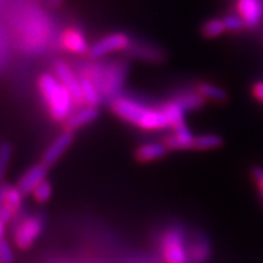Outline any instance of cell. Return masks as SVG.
Returning a JSON list of instances; mask_svg holds the SVG:
<instances>
[{
    "label": "cell",
    "instance_id": "6da1fadb",
    "mask_svg": "<svg viewBox=\"0 0 263 263\" xmlns=\"http://www.w3.org/2000/svg\"><path fill=\"white\" fill-rule=\"evenodd\" d=\"M111 110L120 119L143 130H163L166 127H170L162 107L154 108L131 98H117L111 102Z\"/></svg>",
    "mask_w": 263,
    "mask_h": 263
},
{
    "label": "cell",
    "instance_id": "7a4b0ae2",
    "mask_svg": "<svg viewBox=\"0 0 263 263\" xmlns=\"http://www.w3.org/2000/svg\"><path fill=\"white\" fill-rule=\"evenodd\" d=\"M39 88L53 120L66 122L72 114V107L75 104L66 87L52 73H43L39 78Z\"/></svg>",
    "mask_w": 263,
    "mask_h": 263
},
{
    "label": "cell",
    "instance_id": "3957f363",
    "mask_svg": "<svg viewBox=\"0 0 263 263\" xmlns=\"http://www.w3.org/2000/svg\"><path fill=\"white\" fill-rule=\"evenodd\" d=\"M127 72H128V64L123 60L104 64L103 83L100 88L102 99L112 102L120 97V91L123 90Z\"/></svg>",
    "mask_w": 263,
    "mask_h": 263
},
{
    "label": "cell",
    "instance_id": "277c9868",
    "mask_svg": "<svg viewBox=\"0 0 263 263\" xmlns=\"http://www.w3.org/2000/svg\"><path fill=\"white\" fill-rule=\"evenodd\" d=\"M162 254L167 263L187 262L189 255H187L186 234L183 227L174 224L164 231L162 238Z\"/></svg>",
    "mask_w": 263,
    "mask_h": 263
},
{
    "label": "cell",
    "instance_id": "5b68a950",
    "mask_svg": "<svg viewBox=\"0 0 263 263\" xmlns=\"http://www.w3.org/2000/svg\"><path fill=\"white\" fill-rule=\"evenodd\" d=\"M44 219L42 215H28L20 219L15 226L13 239L20 249H28L35 243L43 231Z\"/></svg>",
    "mask_w": 263,
    "mask_h": 263
},
{
    "label": "cell",
    "instance_id": "8992f818",
    "mask_svg": "<svg viewBox=\"0 0 263 263\" xmlns=\"http://www.w3.org/2000/svg\"><path fill=\"white\" fill-rule=\"evenodd\" d=\"M133 43L130 35L126 32H114L104 36L103 39L98 40L97 43H93L90 47L88 51V57L91 59H99L106 55L115 51H126L130 44Z\"/></svg>",
    "mask_w": 263,
    "mask_h": 263
},
{
    "label": "cell",
    "instance_id": "52a82bcc",
    "mask_svg": "<svg viewBox=\"0 0 263 263\" xmlns=\"http://www.w3.org/2000/svg\"><path fill=\"white\" fill-rule=\"evenodd\" d=\"M55 77L59 79V82L67 88V91L71 93L75 104L84 103L83 92H82V86H80V78L70 68V66L64 62H57L55 63Z\"/></svg>",
    "mask_w": 263,
    "mask_h": 263
},
{
    "label": "cell",
    "instance_id": "ba28073f",
    "mask_svg": "<svg viewBox=\"0 0 263 263\" xmlns=\"http://www.w3.org/2000/svg\"><path fill=\"white\" fill-rule=\"evenodd\" d=\"M126 51L130 57L144 60L148 63H162L166 60L164 50L147 42H133Z\"/></svg>",
    "mask_w": 263,
    "mask_h": 263
},
{
    "label": "cell",
    "instance_id": "9c48e42d",
    "mask_svg": "<svg viewBox=\"0 0 263 263\" xmlns=\"http://www.w3.org/2000/svg\"><path fill=\"white\" fill-rule=\"evenodd\" d=\"M73 143V133H68V131H63L59 137L55 138L50 147L44 151L43 158H42V163L46 167H50L55 164L58 160L62 158L64 153L71 147Z\"/></svg>",
    "mask_w": 263,
    "mask_h": 263
},
{
    "label": "cell",
    "instance_id": "30bf717a",
    "mask_svg": "<svg viewBox=\"0 0 263 263\" xmlns=\"http://www.w3.org/2000/svg\"><path fill=\"white\" fill-rule=\"evenodd\" d=\"M187 255L189 262L206 263L211 257L210 239L204 234H195L187 245Z\"/></svg>",
    "mask_w": 263,
    "mask_h": 263
},
{
    "label": "cell",
    "instance_id": "8fae6325",
    "mask_svg": "<svg viewBox=\"0 0 263 263\" xmlns=\"http://www.w3.org/2000/svg\"><path fill=\"white\" fill-rule=\"evenodd\" d=\"M238 12L247 28H254L263 17V0H238Z\"/></svg>",
    "mask_w": 263,
    "mask_h": 263
},
{
    "label": "cell",
    "instance_id": "7c38bea8",
    "mask_svg": "<svg viewBox=\"0 0 263 263\" xmlns=\"http://www.w3.org/2000/svg\"><path fill=\"white\" fill-rule=\"evenodd\" d=\"M99 118V108L97 107H86L78 110L70 115V118L64 122V131L73 133L87 124L92 123Z\"/></svg>",
    "mask_w": 263,
    "mask_h": 263
},
{
    "label": "cell",
    "instance_id": "4fadbf2b",
    "mask_svg": "<svg viewBox=\"0 0 263 263\" xmlns=\"http://www.w3.org/2000/svg\"><path fill=\"white\" fill-rule=\"evenodd\" d=\"M194 139L195 137L187 127V124L178 127L174 133L164 138L163 143L168 150H190L194 148Z\"/></svg>",
    "mask_w": 263,
    "mask_h": 263
},
{
    "label": "cell",
    "instance_id": "5bb4252c",
    "mask_svg": "<svg viewBox=\"0 0 263 263\" xmlns=\"http://www.w3.org/2000/svg\"><path fill=\"white\" fill-rule=\"evenodd\" d=\"M47 168H48V167L44 166L43 163L35 164V166L31 167L27 173L23 174V177L20 178L16 187L24 194V195L30 193L32 194V191L36 189L37 184L46 179Z\"/></svg>",
    "mask_w": 263,
    "mask_h": 263
},
{
    "label": "cell",
    "instance_id": "9a60e30c",
    "mask_svg": "<svg viewBox=\"0 0 263 263\" xmlns=\"http://www.w3.org/2000/svg\"><path fill=\"white\" fill-rule=\"evenodd\" d=\"M168 148L164 143H159V142H151V143L142 144L135 151V158L142 163H147V162H153V160H158L164 158L168 154Z\"/></svg>",
    "mask_w": 263,
    "mask_h": 263
},
{
    "label": "cell",
    "instance_id": "2e32d148",
    "mask_svg": "<svg viewBox=\"0 0 263 263\" xmlns=\"http://www.w3.org/2000/svg\"><path fill=\"white\" fill-rule=\"evenodd\" d=\"M63 46L66 47V50L71 51L73 53H88L90 51V46L87 43L86 37L79 30L75 28H70L63 33L62 37Z\"/></svg>",
    "mask_w": 263,
    "mask_h": 263
},
{
    "label": "cell",
    "instance_id": "e0dca14e",
    "mask_svg": "<svg viewBox=\"0 0 263 263\" xmlns=\"http://www.w3.org/2000/svg\"><path fill=\"white\" fill-rule=\"evenodd\" d=\"M79 77V75H78ZM80 86H82V92H83L84 103L87 107H99V104L103 102L100 91L98 90V87L87 78H80Z\"/></svg>",
    "mask_w": 263,
    "mask_h": 263
},
{
    "label": "cell",
    "instance_id": "ac0fdd59",
    "mask_svg": "<svg viewBox=\"0 0 263 263\" xmlns=\"http://www.w3.org/2000/svg\"><path fill=\"white\" fill-rule=\"evenodd\" d=\"M197 92L200 93L206 100H214V102H219V103H223L229 99V93L224 88L211 83H199L197 87Z\"/></svg>",
    "mask_w": 263,
    "mask_h": 263
},
{
    "label": "cell",
    "instance_id": "d6986e66",
    "mask_svg": "<svg viewBox=\"0 0 263 263\" xmlns=\"http://www.w3.org/2000/svg\"><path fill=\"white\" fill-rule=\"evenodd\" d=\"M162 108H163L167 119H168V123H170V127H173V130L186 124V122H184V112L186 111L179 104L175 103L174 100H171V102L166 103L164 106H162Z\"/></svg>",
    "mask_w": 263,
    "mask_h": 263
},
{
    "label": "cell",
    "instance_id": "ffe728a7",
    "mask_svg": "<svg viewBox=\"0 0 263 263\" xmlns=\"http://www.w3.org/2000/svg\"><path fill=\"white\" fill-rule=\"evenodd\" d=\"M223 138L219 137V135H215V134H203V135H198L194 139V150H215V148H219V147L223 146Z\"/></svg>",
    "mask_w": 263,
    "mask_h": 263
},
{
    "label": "cell",
    "instance_id": "44dd1931",
    "mask_svg": "<svg viewBox=\"0 0 263 263\" xmlns=\"http://www.w3.org/2000/svg\"><path fill=\"white\" fill-rule=\"evenodd\" d=\"M174 102L179 104L184 111L199 110L206 104V99L198 92H187L183 95H179L174 99Z\"/></svg>",
    "mask_w": 263,
    "mask_h": 263
},
{
    "label": "cell",
    "instance_id": "7402d4cb",
    "mask_svg": "<svg viewBox=\"0 0 263 263\" xmlns=\"http://www.w3.org/2000/svg\"><path fill=\"white\" fill-rule=\"evenodd\" d=\"M226 31L224 28L223 19H210L204 22L202 26V35L207 39H214V37L219 36Z\"/></svg>",
    "mask_w": 263,
    "mask_h": 263
},
{
    "label": "cell",
    "instance_id": "603a6c76",
    "mask_svg": "<svg viewBox=\"0 0 263 263\" xmlns=\"http://www.w3.org/2000/svg\"><path fill=\"white\" fill-rule=\"evenodd\" d=\"M23 197H24V194L22 193L16 186L11 187L8 194H7L6 206L10 207L11 210L16 214L17 211H20L22 206H23Z\"/></svg>",
    "mask_w": 263,
    "mask_h": 263
},
{
    "label": "cell",
    "instance_id": "cb8c5ba5",
    "mask_svg": "<svg viewBox=\"0 0 263 263\" xmlns=\"http://www.w3.org/2000/svg\"><path fill=\"white\" fill-rule=\"evenodd\" d=\"M51 194H52V186L47 179H44L43 182H40L36 186V189L32 191L33 199L39 202V203H46L48 202V199L51 198Z\"/></svg>",
    "mask_w": 263,
    "mask_h": 263
},
{
    "label": "cell",
    "instance_id": "d4e9b609",
    "mask_svg": "<svg viewBox=\"0 0 263 263\" xmlns=\"http://www.w3.org/2000/svg\"><path fill=\"white\" fill-rule=\"evenodd\" d=\"M11 157H12V146L10 143L0 144V184H2L4 173L7 171V167L10 164Z\"/></svg>",
    "mask_w": 263,
    "mask_h": 263
},
{
    "label": "cell",
    "instance_id": "484cf974",
    "mask_svg": "<svg viewBox=\"0 0 263 263\" xmlns=\"http://www.w3.org/2000/svg\"><path fill=\"white\" fill-rule=\"evenodd\" d=\"M223 23L226 31H230V32H239L246 27L242 17L237 16V15H227L223 19Z\"/></svg>",
    "mask_w": 263,
    "mask_h": 263
},
{
    "label": "cell",
    "instance_id": "4316f807",
    "mask_svg": "<svg viewBox=\"0 0 263 263\" xmlns=\"http://www.w3.org/2000/svg\"><path fill=\"white\" fill-rule=\"evenodd\" d=\"M0 262L2 263H12L13 253L11 249L10 242L6 238L0 239Z\"/></svg>",
    "mask_w": 263,
    "mask_h": 263
},
{
    "label": "cell",
    "instance_id": "83f0119b",
    "mask_svg": "<svg viewBox=\"0 0 263 263\" xmlns=\"http://www.w3.org/2000/svg\"><path fill=\"white\" fill-rule=\"evenodd\" d=\"M251 177H253V179L255 180V183H257L258 186V191H259L260 194V198H262L263 200V168L262 167H253L251 168Z\"/></svg>",
    "mask_w": 263,
    "mask_h": 263
},
{
    "label": "cell",
    "instance_id": "f1b7e54d",
    "mask_svg": "<svg viewBox=\"0 0 263 263\" xmlns=\"http://www.w3.org/2000/svg\"><path fill=\"white\" fill-rule=\"evenodd\" d=\"M13 215H15V213H13V211L11 210L10 207L6 206V204H4L3 209L0 210V219L3 220L4 224L8 223V222H10V220L13 218Z\"/></svg>",
    "mask_w": 263,
    "mask_h": 263
},
{
    "label": "cell",
    "instance_id": "f546056e",
    "mask_svg": "<svg viewBox=\"0 0 263 263\" xmlns=\"http://www.w3.org/2000/svg\"><path fill=\"white\" fill-rule=\"evenodd\" d=\"M11 186L7 183H2L0 184V210L3 209V206L6 204L7 200V194L10 191Z\"/></svg>",
    "mask_w": 263,
    "mask_h": 263
},
{
    "label": "cell",
    "instance_id": "4dcf8cb0",
    "mask_svg": "<svg viewBox=\"0 0 263 263\" xmlns=\"http://www.w3.org/2000/svg\"><path fill=\"white\" fill-rule=\"evenodd\" d=\"M253 95L263 103V82H257L253 86Z\"/></svg>",
    "mask_w": 263,
    "mask_h": 263
},
{
    "label": "cell",
    "instance_id": "1f68e13d",
    "mask_svg": "<svg viewBox=\"0 0 263 263\" xmlns=\"http://www.w3.org/2000/svg\"><path fill=\"white\" fill-rule=\"evenodd\" d=\"M4 226H6V224L3 223V220L0 219V239H2V238H4L3 235H4Z\"/></svg>",
    "mask_w": 263,
    "mask_h": 263
},
{
    "label": "cell",
    "instance_id": "d6a6232c",
    "mask_svg": "<svg viewBox=\"0 0 263 263\" xmlns=\"http://www.w3.org/2000/svg\"><path fill=\"white\" fill-rule=\"evenodd\" d=\"M50 2L52 4H55V6H58V4H60V2H62V0H50Z\"/></svg>",
    "mask_w": 263,
    "mask_h": 263
},
{
    "label": "cell",
    "instance_id": "836d02e7",
    "mask_svg": "<svg viewBox=\"0 0 263 263\" xmlns=\"http://www.w3.org/2000/svg\"><path fill=\"white\" fill-rule=\"evenodd\" d=\"M184 263H191V262H189V260H187V262H184Z\"/></svg>",
    "mask_w": 263,
    "mask_h": 263
},
{
    "label": "cell",
    "instance_id": "e575fe53",
    "mask_svg": "<svg viewBox=\"0 0 263 263\" xmlns=\"http://www.w3.org/2000/svg\"><path fill=\"white\" fill-rule=\"evenodd\" d=\"M0 263H2V262H0Z\"/></svg>",
    "mask_w": 263,
    "mask_h": 263
}]
</instances>
